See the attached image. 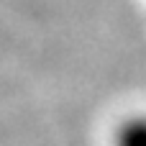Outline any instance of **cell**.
Here are the masks:
<instances>
[{
    "instance_id": "1",
    "label": "cell",
    "mask_w": 146,
    "mask_h": 146,
    "mask_svg": "<svg viewBox=\"0 0 146 146\" xmlns=\"http://www.w3.org/2000/svg\"><path fill=\"white\" fill-rule=\"evenodd\" d=\"M110 146H146V113H131L113 128Z\"/></svg>"
}]
</instances>
